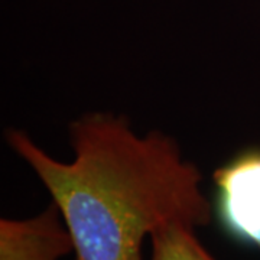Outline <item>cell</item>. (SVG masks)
<instances>
[{
  "mask_svg": "<svg viewBox=\"0 0 260 260\" xmlns=\"http://www.w3.org/2000/svg\"><path fill=\"white\" fill-rule=\"evenodd\" d=\"M70 138L74 158L61 162L22 130L6 132L59 210L77 260H143V240L159 229L211 223L203 175L168 135L142 136L124 116L94 112L71 123Z\"/></svg>",
  "mask_w": 260,
  "mask_h": 260,
  "instance_id": "6da1fadb",
  "label": "cell"
},
{
  "mask_svg": "<svg viewBox=\"0 0 260 260\" xmlns=\"http://www.w3.org/2000/svg\"><path fill=\"white\" fill-rule=\"evenodd\" d=\"M74 251L54 203L34 217L0 220V260H59Z\"/></svg>",
  "mask_w": 260,
  "mask_h": 260,
  "instance_id": "3957f363",
  "label": "cell"
},
{
  "mask_svg": "<svg viewBox=\"0 0 260 260\" xmlns=\"http://www.w3.org/2000/svg\"><path fill=\"white\" fill-rule=\"evenodd\" d=\"M213 178L214 211L224 230L260 250V149L239 153Z\"/></svg>",
  "mask_w": 260,
  "mask_h": 260,
  "instance_id": "7a4b0ae2",
  "label": "cell"
},
{
  "mask_svg": "<svg viewBox=\"0 0 260 260\" xmlns=\"http://www.w3.org/2000/svg\"><path fill=\"white\" fill-rule=\"evenodd\" d=\"M197 229L185 224H169L153 233L150 260H215L200 243Z\"/></svg>",
  "mask_w": 260,
  "mask_h": 260,
  "instance_id": "277c9868",
  "label": "cell"
}]
</instances>
